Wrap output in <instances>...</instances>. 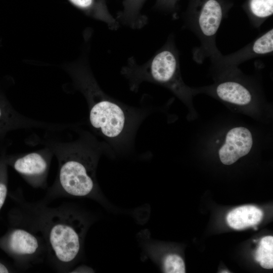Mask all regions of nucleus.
Returning a JSON list of instances; mask_svg holds the SVG:
<instances>
[{
  "mask_svg": "<svg viewBox=\"0 0 273 273\" xmlns=\"http://www.w3.org/2000/svg\"><path fill=\"white\" fill-rule=\"evenodd\" d=\"M272 52L273 30L271 29L242 50L225 56L219 53L211 59L214 64L226 72L236 70L235 67L248 59L270 54Z\"/></svg>",
  "mask_w": 273,
  "mask_h": 273,
  "instance_id": "obj_7",
  "label": "nucleus"
},
{
  "mask_svg": "<svg viewBox=\"0 0 273 273\" xmlns=\"http://www.w3.org/2000/svg\"><path fill=\"white\" fill-rule=\"evenodd\" d=\"M7 188L6 185L0 182V209L2 207L6 198Z\"/></svg>",
  "mask_w": 273,
  "mask_h": 273,
  "instance_id": "obj_15",
  "label": "nucleus"
},
{
  "mask_svg": "<svg viewBox=\"0 0 273 273\" xmlns=\"http://www.w3.org/2000/svg\"><path fill=\"white\" fill-rule=\"evenodd\" d=\"M76 125L75 139L59 137L57 130L61 128L46 130L39 140L51 149L58 163L57 175L49 195L96 198L99 193L97 166L102 153L110 149L94 133Z\"/></svg>",
  "mask_w": 273,
  "mask_h": 273,
  "instance_id": "obj_2",
  "label": "nucleus"
},
{
  "mask_svg": "<svg viewBox=\"0 0 273 273\" xmlns=\"http://www.w3.org/2000/svg\"><path fill=\"white\" fill-rule=\"evenodd\" d=\"M36 210L41 218L38 231L51 260L58 268L69 267L81 252L87 220L77 212L65 208Z\"/></svg>",
  "mask_w": 273,
  "mask_h": 273,
  "instance_id": "obj_4",
  "label": "nucleus"
},
{
  "mask_svg": "<svg viewBox=\"0 0 273 273\" xmlns=\"http://www.w3.org/2000/svg\"><path fill=\"white\" fill-rule=\"evenodd\" d=\"M263 216V212L259 208L246 205L230 211L226 216V221L230 227L235 230H243L258 224Z\"/></svg>",
  "mask_w": 273,
  "mask_h": 273,
  "instance_id": "obj_10",
  "label": "nucleus"
},
{
  "mask_svg": "<svg viewBox=\"0 0 273 273\" xmlns=\"http://www.w3.org/2000/svg\"><path fill=\"white\" fill-rule=\"evenodd\" d=\"M253 136L249 129L237 126L226 133L224 142L218 152L219 159L224 165H230L247 155L252 149Z\"/></svg>",
  "mask_w": 273,
  "mask_h": 273,
  "instance_id": "obj_8",
  "label": "nucleus"
},
{
  "mask_svg": "<svg viewBox=\"0 0 273 273\" xmlns=\"http://www.w3.org/2000/svg\"><path fill=\"white\" fill-rule=\"evenodd\" d=\"M225 271H222L221 272H230V271H228L227 270H225Z\"/></svg>",
  "mask_w": 273,
  "mask_h": 273,
  "instance_id": "obj_17",
  "label": "nucleus"
},
{
  "mask_svg": "<svg viewBox=\"0 0 273 273\" xmlns=\"http://www.w3.org/2000/svg\"><path fill=\"white\" fill-rule=\"evenodd\" d=\"M87 52L64 68L74 87L86 102L88 125L93 133L102 138L110 150H130L137 130L149 111L123 104L104 92L90 69Z\"/></svg>",
  "mask_w": 273,
  "mask_h": 273,
  "instance_id": "obj_1",
  "label": "nucleus"
},
{
  "mask_svg": "<svg viewBox=\"0 0 273 273\" xmlns=\"http://www.w3.org/2000/svg\"><path fill=\"white\" fill-rule=\"evenodd\" d=\"M7 273L9 272V270L6 267L5 265H4L2 263H0V273Z\"/></svg>",
  "mask_w": 273,
  "mask_h": 273,
  "instance_id": "obj_16",
  "label": "nucleus"
},
{
  "mask_svg": "<svg viewBox=\"0 0 273 273\" xmlns=\"http://www.w3.org/2000/svg\"><path fill=\"white\" fill-rule=\"evenodd\" d=\"M42 239L31 229L22 226L11 233L8 246L10 250L22 260V263H26L31 262L42 252L46 245L42 243Z\"/></svg>",
  "mask_w": 273,
  "mask_h": 273,
  "instance_id": "obj_9",
  "label": "nucleus"
},
{
  "mask_svg": "<svg viewBox=\"0 0 273 273\" xmlns=\"http://www.w3.org/2000/svg\"><path fill=\"white\" fill-rule=\"evenodd\" d=\"M54 153L48 146L22 154L13 162V167L24 179L35 188L46 187Z\"/></svg>",
  "mask_w": 273,
  "mask_h": 273,
  "instance_id": "obj_6",
  "label": "nucleus"
},
{
  "mask_svg": "<svg viewBox=\"0 0 273 273\" xmlns=\"http://www.w3.org/2000/svg\"><path fill=\"white\" fill-rule=\"evenodd\" d=\"M235 71L224 73L221 78L212 85L196 89L205 92L222 102L240 108H249L255 104L256 95L251 87L243 80L237 77Z\"/></svg>",
  "mask_w": 273,
  "mask_h": 273,
  "instance_id": "obj_5",
  "label": "nucleus"
},
{
  "mask_svg": "<svg viewBox=\"0 0 273 273\" xmlns=\"http://www.w3.org/2000/svg\"><path fill=\"white\" fill-rule=\"evenodd\" d=\"M77 7L87 11L93 18L105 23L111 30H117L120 25L117 20L98 9L96 6L95 0H69Z\"/></svg>",
  "mask_w": 273,
  "mask_h": 273,
  "instance_id": "obj_11",
  "label": "nucleus"
},
{
  "mask_svg": "<svg viewBox=\"0 0 273 273\" xmlns=\"http://www.w3.org/2000/svg\"><path fill=\"white\" fill-rule=\"evenodd\" d=\"M121 74L128 81L130 90L136 91L141 84L149 82L162 85L170 90L188 108L190 116L194 111L193 96L196 89L184 82L179 67L178 51L173 37H170L154 55L142 64L130 57L121 69Z\"/></svg>",
  "mask_w": 273,
  "mask_h": 273,
  "instance_id": "obj_3",
  "label": "nucleus"
},
{
  "mask_svg": "<svg viewBox=\"0 0 273 273\" xmlns=\"http://www.w3.org/2000/svg\"><path fill=\"white\" fill-rule=\"evenodd\" d=\"M255 259L266 269L273 268V237L262 238L256 251Z\"/></svg>",
  "mask_w": 273,
  "mask_h": 273,
  "instance_id": "obj_12",
  "label": "nucleus"
},
{
  "mask_svg": "<svg viewBox=\"0 0 273 273\" xmlns=\"http://www.w3.org/2000/svg\"><path fill=\"white\" fill-rule=\"evenodd\" d=\"M249 8L251 14L256 19L253 24L259 26L263 19L272 14L273 0H250Z\"/></svg>",
  "mask_w": 273,
  "mask_h": 273,
  "instance_id": "obj_13",
  "label": "nucleus"
},
{
  "mask_svg": "<svg viewBox=\"0 0 273 273\" xmlns=\"http://www.w3.org/2000/svg\"><path fill=\"white\" fill-rule=\"evenodd\" d=\"M163 268L166 273H185V264L182 258L177 255H167L163 261Z\"/></svg>",
  "mask_w": 273,
  "mask_h": 273,
  "instance_id": "obj_14",
  "label": "nucleus"
}]
</instances>
